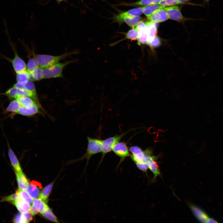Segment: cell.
<instances>
[{
    "instance_id": "cell-5",
    "label": "cell",
    "mask_w": 223,
    "mask_h": 223,
    "mask_svg": "<svg viewBox=\"0 0 223 223\" xmlns=\"http://www.w3.org/2000/svg\"><path fill=\"white\" fill-rule=\"evenodd\" d=\"M3 94L10 98H16L21 96L28 97L32 98L38 104L40 105L37 94L31 91L19 89L14 86L8 89Z\"/></svg>"
},
{
    "instance_id": "cell-15",
    "label": "cell",
    "mask_w": 223,
    "mask_h": 223,
    "mask_svg": "<svg viewBox=\"0 0 223 223\" xmlns=\"http://www.w3.org/2000/svg\"><path fill=\"white\" fill-rule=\"evenodd\" d=\"M15 99L18 102L21 107L28 108L36 104L40 106L33 99L28 97L21 96L17 97Z\"/></svg>"
},
{
    "instance_id": "cell-8",
    "label": "cell",
    "mask_w": 223,
    "mask_h": 223,
    "mask_svg": "<svg viewBox=\"0 0 223 223\" xmlns=\"http://www.w3.org/2000/svg\"><path fill=\"white\" fill-rule=\"evenodd\" d=\"M11 62L13 69L16 73L27 70L25 63L16 51Z\"/></svg>"
},
{
    "instance_id": "cell-30",
    "label": "cell",
    "mask_w": 223,
    "mask_h": 223,
    "mask_svg": "<svg viewBox=\"0 0 223 223\" xmlns=\"http://www.w3.org/2000/svg\"><path fill=\"white\" fill-rule=\"evenodd\" d=\"M39 66L35 57L29 59L27 65V69L29 73H31Z\"/></svg>"
},
{
    "instance_id": "cell-7",
    "label": "cell",
    "mask_w": 223,
    "mask_h": 223,
    "mask_svg": "<svg viewBox=\"0 0 223 223\" xmlns=\"http://www.w3.org/2000/svg\"><path fill=\"white\" fill-rule=\"evenodd\" d=\"M168 18L178 21H182L186 19L182 15L178 6L166 7L164 8Z\"/></svg>"
},
{
    "instance_id": "cell-41",
    "label": "cell",
    "mask_w": 223,
    "mask_h": 223,
    "mask_svg": "<svg viewBox=\"0 0 223 223\" xmlns=\"http://www.w3.org/2000/svg\"><path fill=\"white\" fill-rule=\"evenodd\" d=\"M177 0L180 2L184 3V2L188 1L189 0Z\"/></svg>"
},
{
    "instance_id": "cell-42",
    "label": "cell",
    "mask_w": 223,
    "mask_h": 223,
    "mask_svg": "<svg viewBox=\"0 0 223 223\" xmlns=\"http://www.w3.org/2000/svg\"><path fill=\"white\" fill-rule=\"evenodd\" d=\"M205 0L207 2H208L210 0Z\"/></svg>"
},
{
    "instance_id": "cell-25",
    "label": "cell",
    "mask_w": 223,
    "mask_h": 223,
    "mask_svg": "<svg viewBox=\"0 0 223 223\" xmlns=\"http://www.w3.org/2000/svg\"><path fill=\"white\" fill-rule=\"evenodd\" d=\"M53 183H51L44 188L40 194L38 198L46 203L48 201L49 195L51 191Z\"/></svg>"
},
{
    "instance_id": "cell-6",
    "label": "cell",
    "mask_w": 223,
    "mask_h": 223,
    "mask_svg": "<svg viewBox=\"0 0 223 223\" xmlns=\"http://www.w3.org/2000/svg\"><path fill=\"white\" fill-rule=\"evenodd\" d=\"M112 151L117 156L120 157V160L117 167L128 157H130V153L129 148L126 143L118 142L113 146Z\"/></svg>"
},
{
    "instance_id": "cell-23",
    "label": "cell",
    "mask_w": 223,
    "mask_h": 223,
    "mask_svg": "<svg viewBox=\"0 0 223 223\" xmlns=\"http://www.w3.org/2000/svg\"><path fill=\"white\" fill-rule=\"evenodd\" d=\"M32 206L37 209L41 214L49 208L46 203L39 198L33 199Z\"/></svg>"
},
{
    "instance_id": "cell-4",
    "label": "cell",
    "mask_w": 223,
    "mask_h": 223,
    "mask_svg": "<svg viewBox=\"0 0 223 223\" xmlns=\"http://www.w3.org/2000/svg\"><path fill=\"white\" fill-rule=\"evenodd\" d=\"M127 132H124L119 135L117 134L102 140L101 151L102 153V157L98 166L102 163L106 154L112 151V147L116 143L120 142Z\"/></svg>"
},
{
    "instance_id": "cell-19",
    "label": "cell",
    "mask_w": 223,
    "mask_h": 223,
    "mask_svg": "<svg viewBox=\"0 0 223 223\" xmlns=\"http://www.w3.org/2000/svg\"><path fill=\"white\" fill-rule=\"evenodd\" d=\"M16 175L19 188L26 190L29 183L25 175L23 172L16 173Z\"/></svg>"
},
{
    "instance_id": "cell-31",
    "label": "cell",
    "mask_w": 223,
    "mask_h": 223,
    "mask_svg": "<svg viewBox=\"0 0 223 223\" xmlns=\"http://www.w3.org/2000/svg\"><path fill=\"white\" fill-rule=\"evenodd\" d=\"M149 169L154 174L153 179H155L159 176L160 172L159 166L155 161H154L148 164Z\"/></svg>"
},
{
    "instance_id": "cell-13",
    "label": "cell",
    "mask_w": 223,
    "mask_h": 223,
    "mask_svg": "<svg viewBox=\"0 0 223 223\" xmlns=\"http://www.w3.org/2000/svg\"><path fill=\"white\" fill-rule=\"evenodd\" d=\"M8 155L11 163L15 170V172L21 173L23 172L19 161L13 150L8 143Z\"/></svg>"
},
{
    "instance_id": "cell-17",
    "label": "cell",
    "mask_w": 223,
    "mask_h": 223,
    "mask_svg": "<svg viewBox=\"0 0 223 223\" xmlns=\"http://www.w3.org/2000/svg\"><path fill=\"white\" fill-rule=\"evenodd\" d=\"M145 23L148 27V43L151 41L156 36L157 25L156 23L151 21H146Z\"/></svg>"
},
{
    "instance_id": "cell-33",
    "label": "cell",
    "mask_w": 223,
    "mask_h": 223,
    "mask_svg": "<svg viewBox=\"0 0 223 223\" xmlns=\"http://www.w3.org/2000/svg\"><path fill=\"white\" fill-rule=\"evenodd\" d=\"M139 31L135 28H132L129 30L126 35L127 39L134 40H136L138 35Z\"/></svg>"
},
{
    "instance_id": "cell-39",
    "label": "cell",
    "mask_w": 223,
    "mask_h": 223,
    "mask_svg": "<svg viewBox=\"0 0 223 223\" xmlns=\"http://www.w3.org/2000/svg\"><path fill=\"white\" fill-rule=\"evenodd\" d=\"M146 26H147V25L145 22L141 21L137 23L134 28H136L139 31Z\"/></svg>"
},
{
    "instance_id": "cell-9",
    "label": "cell",
    "mask_w": 223,
    "mask_h": 223,
    "mask_svg": "<svg viewBox=\"0 0 223 223\" xmlns=\"http://www.w3.org/2000/svg\"><path fill=\"white\" fill-rule=\"evenodd\" d=\"M189 207L194 215L199 221L202 223H207L209 217L204 211L194 205L190 204Z\"/></svg>"
},
{
    "instance_id": "cell-14",
    "label": "cell",
    "mask_w": 223,
    "mask_h": 223,
    "mask_svg": "<svg viewBox=\"0 0 223 223\" xmlns=\"http://www.w3.org/2000/svg\"><path fill=\"white\" fill-rule=\"evenodd\" d=\"M142 13V8H135L120 14L116 16L115 18L116 21L120 22L121 19L124 17L139 16Z\"/></svg>"
},
{
    "instance_id": "cell-38",
    "label": "cell",
    "mask_w": 223,
    "mask_h": 223,
    "mask_svg": "<svg viewBox=\"0 0 223 223\" xmlns=\"http://www.w3.org/2000/svg\"><path fill=\"white\" fill-rule=\"evenodd\" d=\"M137 167L140 170L146 172L149 168L148 164L144 163H135Z\"/></svg>"
},
{
    "instance_id": "cell-27",
    "label": "cell",
    "mask_w": 223,
    "mask_h": 223,
    "mask_svg": "<svg viewBox=\"0 0 223 223\" xmlns=\"http://www.w3.org/2000/svg\"><path fill=\"white\" fill-rule=\"evenodd\" d=\"M21 106L19 103L16 99L14 100L9 103L6 109V111L7 112H12L16 113Z\"/></svg>"
},
{
    "instance_id": "cell-24",
    "label": "cell",
    "mask_w": 223,
    "mask_h": 223,
    "mask_svg": "<svg viewBox=\"0 0 223 223\" xmlns=\"http://www.w3.org/2000/svg\"><path fill=\"white\" fill-rule=\"evenodd\" d=\"M29 80L38 81L43 79V69L39 66L32 72L29 73Z\"/></svg>"
},
{
    "instance_id": "cell-34",
    "label": "cell",
    "mask_w": 223,
    "mask_h": 223,
    "mask_svg": "<svg viewBox=\"0 0 223 223\" xmlns=\"http://www.w3.org/2000/svg\"><path fill=\"white\" fill-rule=\"evenodd\" d=\"M184 3L177 0H161L158 4L164 6H169Z\"/></svg>"
},
{
    "instance_id": "cell-43",
    "label": "cell",
    "mask_w": 223,
    "mask_h": 223,
    "mask_svg": "<svg viewBox=\"0 0 223 223\" xmlns=\"http://www.w3.org/2000/svg\"><path fill=\"white\" fill-rule=\"evenodd\" d=\"M58 0V1H63V0Z\"/></svg>"
},
{
    "instance_id": "cell-12",
    "label": "cell",
    "mask_w": 223,
    "mask_h": 223,
    "mask_svg": "<svg viewBox=\"0 0 223 223\" xmlns=\"http://www.w3.org/2000/svg\"><path fill=\"white\" fill-rule=\"evenodd\" d=\"M11 203L15 206L20 213H24L31 212V206L30 204L20 199Z\"/></svg>"
},
{
    "instance_id": "cell-26",
    "label": "cell",
    "mask_w": 223,
    "mask_h": 223,
    "mask_svg": "<svg viewBox=\"0 0 223 223\" xmlns=\"http://www.w3.org/2000/svg\"><path fill=\"white\" fill-rule=\"evenodd\" d=\"M20 199L24 200L30 204L32 203L33 199L26 190L18 188L16 191Z\"/></svg>"
},
{
    "instance_id": "cell-22",
    "label": "cell",
    "mask_w": 223,
    "mask_h": 223,
    "mask_svg": "<svg viewBox=\"0 0 223 223\" xmlns=\"http://www.w3.org/2000/svg\"><path fill=\"white\" fill-rule=\"evenodd\" d=\"M142 18L138 16H128L123 18L120 22H124L129 27L134 28L137 23L141 21Z\"/></svg>"
},
{
    "instance_id": "cell-32",
    "label": "cell",
    "mask_w": 223,
    "mask_h": 223,
    "mask_svg": "<svg viewBox=\"0 0 223 223\" xmlns=\"http://www.w3.org/2000/svg\"><path fill=\"white\" fill-rule=\"evenodd\" d=\"M41 214L45 217L52 221L55 222H59L57 219L56 216L49 208L42 212Z\"/></svg>"
},
{
    "instance_id": "cell-20",
    "label": "cell",
    "mask_w": 223,
    "mask_h": 223,
    "mask_svg": "<svg viewBox=\"0 0 223 223\" xmlns=\"http://www.w3.org/2000/svg\"><path fill=\"white\" fill-rule=\"evenodd\" d=\"M148 27H146L139 31L138 36L137 39L138 45H146L148 43Z\"/></svg>"
},
{
    "instance_id": "cell-36",
    "label": "cell",
    "mask_w": 223,
    "mask_h": 223,
    "mask_svg": "<svg viewBox=\"0 0 223 223\" xmlns=\"http://www.w3.org/2000/svg\"><path fill=\"white\" fill-rule=\"evenodd\" d=\"M161 41L160 38L155 36L151 41L148 42L147 44L152 48H155L159 47L161 45Z\"/></svg>"
},
{
    "instance_id": "cell-11",
    "label": "cell",
    "mask_w": 223,
    "mask_h": 223,
    "mask_svg": "<svg viewBox=\"0 0 223 223\" xmlns=\"http://www.w3.org/2000/svg\"><path fill=\"white\" fill-rule=\"evenodd\" d=\"M40 106L36 104L30 107H20L16 113L25 116H31L39 112Z\"/></svg>"
},
{
    "instance_id": "cell-16",
    "label": "cell",
    "mask_w": 223,
    "mask_h": 223,
    "mask_svg": "<svg viewBox=\"0 0 223 223\" xmlns=\"http://www.w3.org/2000/svg\"><path fill=\"white\" fill-rule=\"evenodd\" d=\"M166 7L158 4H153L142 7V9L143 13L148 17L155 11L164 9Z\"/></svg>"
},
{
    "instance_id": "cell-35",
    "label": "cell",
    "mask_w": 223,
    "mask_h": 223,
    "mask_svg": "<svg viewBox=\"0 0 223 223\" xmlns=\"http://www.w3.org/2000/svg\"><path fill=\"white\" fill-rule=\"evenodd\" d=\"M19 199H20L19 196L16 192V193L3 197L0 200V202L4 201H11V202Z\"/></svg>"
},
{
    "instance_id": "cell-37",
    "label": "cell",
    "mask_w": 223,
    "mask_h": 223,
    "mask_svg": "<svg viewBox=\"0 0 223 223\" xmlns=\"http://www.w3.org/2000/svg\"><path fill=\"white\" fill-rule=\"evenodd\" d=\"M13 221L15 223H27L24 214L21 213L17 214L15 216Z\"/></svg>"
},
{
    "instance_id": "cell-18",
    "label": "cell",
    "mask_w": 223,
    "mask_h": 223,
    "mask_svg": "<svg viewBox=\"0 0 223 223\" xmlns=\"http://www.w3.org/2000/svg\"><path fill=\"white\" fill-rule=\"evenodd\" d=\"M14 86L19 89L31 91L37 93L34 84L32 81L30 80L23 83L17 82L14 84Z\"/></svg>"
},
{
    "instance_id": "cell-21",
    "label": "cell",
    "mask_w": 223,
    "mask_h": 223,
    "mask_svg": "<svg viewBox=\"0 0 223 223\" xmlns=\"http://www.w3.org/2000/svg\"><path fill=\"white\" fill-rule=\"evenodd\" d=\"M26 190L33 199L38 198L40 195V190L38 186L34 183H29Z\"/></svg>"
},
{
    "instance_id": "cell-40",
    "label": "cell",
    "mask_w": 223,
    "mask_h": 223,
    "mask_svg": "<svg viewBox=\"0 0 223 223\" xmlns=\"http://www.w3.org/2000/svg\"><path fill=\"white\" fill-rule=\"evenodd\" d=\"M218 222L216 221L214 219L209 218L207 221V223H217Z\"/></svg>"
},
{
    "instance_id": "cell-28",
    "label": "cell",
    "mask_w": 223,
    "mask_h": 223,
    "mask_svg": "<svg viewBox=\"0 0 223 223\" xmlns=\"http://www.w3.org/2000/svg\"><path fill=\"white\" fill-rule=\"evenodd\" d=\"M16 80L18 83H23L29 80V73L27 70L17 73Z\"/></svg>"
},
{
    "instance_id": "cell-2",
    "label": "cell",
    "mask_w": 223,
    "mask_h": 223,
    "mask_svg": "<svg viewBox=\"0 0 223 223\" xmlns=\"http://www.w3.org/2000/svg\"><path fill=\"white\" fill-rule=\"evenodd\" d=\"M87 139L88 145L85 153L80 158L76 160V161H78L86 159L87 161L86 167L91 157L93 155L101 152L103 140L100 139L92 138L90 137H87Z\"/></svg>"
},
{
    "instance_id": "cell-29",
    "label": "cell",
    "mask_w": 223,
    "mask_h": 223,
    "mask_svg": "<svg viewBox=\"0 0 223 223\" xmlns=\"http://www.w3.org/2000/svg\"><path fill=\"white\" fill-rule=\"evenodd\" d=\"M161 0H141L132 3L131 5H140L147 6L158 4Z\"/></svg>"
},
{
    "instance_id": "cell-3",
    "label": "cell",
    "mask_w": 223,
    "mask_h": 223,
    "mask_svg": "<svg viewBox=\"0 0 223 223\" xmlns=\"http://www.w3.org/2000/svg\"><path fill=\"white\" fill-rule=\"evenodd\" d=\"M75 60L58 63L50 66L43 69V79L63 77V68L68 65L73 63Z\"/></svg>"
},
{
    "instance_id": "cell-1",
    "label": "cell",
    "mask_w": 223,
    "mask_h": 223,
    "mask_svg": "<svg viewBox=\"0 0 223 223\" xmlns=\"http://www.w3.org/2000/svg\"><path fill=\"white\" fill-rule=\"evenodd\" d=\"M76 52L75 51L65 52L62 55L58 56L34 54L33 55L39 66L43 68L59 63L61 60L75 54Z\"/></svg>"
},
{
    "instance_id": "cell-10",
    "label": "cell",
    "mask_w": 223,
    "mask_h": 223,
    "mask_svg": "<svg viewBox=\"0 0 223 223\" xmlns=\"http://www.w3.org/2000/svg\"><path fill=\"white\" fill-rule=\"evenodd\" d=\"M147 18L150 21L156 23L164 21L168 19L164 9L155 11Z\"/></svg>"
}]
</instances>
